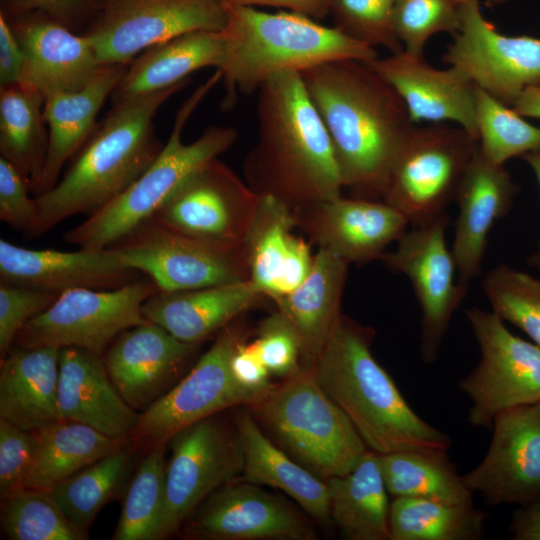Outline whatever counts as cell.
<instances>
[{"mask_svg": "<svg viewBox=\"0 0 540 540\" xmlns=\"http://www.w3.org/2000/svg\"><path fill=\"white\" fill-rule=\"evenodd\" d=\"M127 68L128 65L103 66L83 87L45 99L44 117L49 131V146L43 170L30 186L34 197L46 193L58 182L66 162L92 136L98 126V112L119 86Z\"/></svg>", "mask_w": 540, "mask_h": 540, "instance_id": "obj_28", "label": "cell"}, {"mask_svg": "<svg viewBox=\"0 0 540 540\" xmlns=\"http://www.w3.org/2000/svg\"><path fill=\"white\" fill-rule=\"evenodd\" d=\"M225 8L227 24L221 31L224 56L217 69L226 88L223 107H230L239 94L257 92L278 73H301L334 60L369 62L378 58L374 47L297 12L267 13L253 6Z\"/></svg>", "mask_w": 540, "mask_h": 540, "instance_id": "obj_5", "label": "cell"}, {"mask_svg": "<svg viewBox=\"0 0 540 540\" xmlns=\"http://www.w3.org/2000/svg\"><path fill=\"white\" fill-rule=\"evenodd\" d=\"M253 343L270 374L285 379L302 369L297 335L280 312L260 323Z\"/></svg>", "mask_w": 540, "mask_h": 540, "instance_id": "obj_47", "label": "cell"}, {"mask_svg": "<svg viewBox=\"0 0 540 540\" xmlns=\"http://www.w3.org/2000/svg\"><path fill=\"white\" fill-rule=\"evenodd\" d=\"M259 200L245 181L216 158L190 176L152 217L202 241L244 249Z\"/></svg>", "mask_w": 540, "mask_h": 540, "instance_id": "obj_15", "label": "cell"}, {"mask_svg": "<svg viewBox=\"0 0 540 540\" xmlns=\"http://www.w3.org/2000/svg\"><path fill=\"white\" fill-rule=\"evenodd\" d=\"M449 217L445 213L407 230L397 247L380 260L392 272L406 275L421 308L420 354L422 361L437 358L450 320L466 291L455 282V261L445 232Z\"/></svg>", "mask_w": 540, "mask_h": 540, "instance_id": "obj_17", "label": "cell"}, {"mask_svg": "<svg viewBox=\"0 0 540 540\" xmlns=\"http://www.w3.org/2000/svg\"><path fill=\"white\" fill-rule=\"evenodd\" d=\"M1 528L11 540H85L50 490L23 487L1 500Z\"/></svg>", "mask_w": 540, "mask_h": 540, "instance_id": "obj_41", "label": "cell"}, {"mask_svg": "<svg viewBox=\"0 0 540 540\" xmlns=\"http://www.w3.org/2000/svg\"><path fill=\"white\" fill-rule=\"evenodd\" d=\"M389 495L472 504L473 492L449 459L447 450L415 448L379 454Z\"/></svg>", "mask_w": 540, "mask_h": 540, "instance_id": "obj_37", "label": "cell"}, {"mask_svg": "<svg viewBox=\"0 0 540 540\" xmlns=\"http://www.w3.org/2000/svg\"><path fill=\"white\" fill-rule=\"evenodd\" d=\"M300 228L319 248L355 264L380 259L407 231L408 220L386 202L365 198L322 201L293 211Z\"/></svg>", "mask_w": 540, "mask_h": 540, "instance_id": "obj_20", "label": "cell"}, {"mask_svg": "<svg viewBox=\"0 0 540 540\" xmlns=\"http://www.w3.org/2000/svg\"><path fill=\"white\" fill-rule=\"evenodd\" d=\"M478 147L466 130L413 126L392 164L382 200L417 226L445 213Z\"/></svg>", "mask_w": 540, "mask_h": 540, "instance_id": "obj_8", "label": "cell"}, {"mask_svg": "<svg viewBox=\"0 0 540 540\" xmlns=\"http://www.w3.org/2000/svg\"><path fill=\"white\" fill-rule=\"evenodd\" d=\"M166 444L150 448L124 496L113 540H157L165 508Z\"/></svg>", "mask_w": 540, "mask_h": 540, "instance_id": "obj_40", "label": "cell"}, {"mask_svg": "<svg viewBox=\"0 0 540 540\" xmlns=\"http://www.w3.org/2000/svg\"><path fill=\"white\" fill-rule=\"evenodd\" d=\"M479 3L459 4L460 29L442 61L512 107L525 89L540 85V38L498 32L482 15Z\"/></svg>", "mask_w": 540, "mask_h": 540, "instance_id": "obj_16", "label": "cell"}, {"mask_svg": "<svg viewBox=\"0 0 540 540\" xmlns=\"http://www.w3.org/2000/svg\"><path fill=\"white\" fill-rule=\"evenodd\" d=\"M58 407L62 420L128 440L139 419L111 381L101 355L77 347L59 352Z\"/></svg>", "mask_w": 540, "mask_h": 540, "instance_id": "obj_27", "label": "cell"}, {"mask_svg": "<svg viewBox=\"0 0 540 540\" xmlns=\"http://www.w3.org/2000/svg\"><path fill=\"white\" fill-rule=\"evenodd\" d=\"M365 63L395 89L414 124L452 122L478 142L475 85L457 69H436L404 50Z\"/></svg>", "mask_w": 540, "mask_h": 540, "instance_id": "obj_24", "label": "cell"}, {"mask_svg": "<svg viewBox=\"0 0 540 540\" xmlns=\"http://www.w3.org/2000/svg\"><path fill=\"white\" fill-rule=\"evenodd\" d=\"M244 327L225 326L191 370L165 395L139 414L128 440L151 448L167 444L187 426L238 406L250 407L270 390L247 388L234 378L231 360L246 341Z\"/></svg>", "mask_w": 540, "mask_h": 540, "instance_id": "obj_9", "label": "cell"}, {"mask_svg": "<svg viewBox=\"0 0 540 540\" xmlns=\"http://www.w3.org/2000/svg\"><path fill=\"white\" fill-rule=\"evenodd\" d=\"M393 25L404 51L423 56L432 36L459 31V4L453 0H394Z\"/></svg>", "mask_w": 540, "mask_h": 540, "instance_id": "obj_44", "label": "cell"}, {"mask_svg": "<svg viewBox=\"0 0 540 540\" xmlns=\"http://www.w3.org/2000/svg\"><path fill=\"white\" fill-rule=\"evenodd\" d=\"M159 291L146 276L117 289L65 290L20 329L13 345L77 347L102 355L121 333L146 321L142 305Z\"/></svg>", "mask_w": 540, "mask_h": 540, "instance_id": "obj_10", "label": "cell"}, {"mask_svg": "<svg viewBox=\"0 0 540 540\" xmlns=\"http://www.w3.org/2000/svg\"><path fill=\"white\" fill-rule=\"evenodd\" d=\"M223 56L221 31H193L155 45L128 65L113 102L170 88L205 67L217 70Z\"/></svg>", "mask_w": 540, "mask_h": 540, "instance_id": "obj_33", "label": "cell"}, {"mask_svg": "<svg viewBox=\"0 0 540 540\" xmlns=\"http://www.w3.org/2000/svg\"><path fill=\"white\" fill-rule=\"evenodd\" d=\"M197 347L146 320L113 341L104 363L119 394L141 413L181 380Z\"/></svg>", "mask_w": 540, "mask_h": 540, "instance_id": "obj_21", "label": "cell"}, {"mask_svg": "<svg viewBox=\"0 0 540 540\" xmlns=\"http://www.w3.org/2000/svg\"><path fill=\"white\" fill-rule=\"evenodd\" d=\"M330 516L351 540H390L388 491L379 454L368 449L347 474L326 480Z\"/></svg>", "mask_w": 540, "mask_h": 540, "instance_id": "obj_34", "label": "cell"}, {"mask_svg": "<svg viewBox=\"0 0 540 540\" xmlns=\"http://www.w3.org/2000/svg\"><path fill=\"white\" fill-rule=\"evenodd\" d=\"M453 1L456 2L457 4H462V3L471 2V1L480 2V0H453ZM483 1L490 5H497V4L505 3L508 0H483Z\"/></svg>", "mask_w": 540, "mask_h": 540, "instance_id": "obj_57", "label": "cell"}, {"mask_svg": "<svg viewBox=\"0 0 540 540\" xmlns=\"http://www.w3.org/2000/svg\"><path fill=\"white\" fill-rule=\"evenodd\" d=\"M106 0H0V15L39 11L70 30L82 34L96 17Z\"/></svg>", "mask_w": 540, "mask_h": 540, "instance_id": "obj_50", "label": "cell"}, {"mask_svg": "<svg viewBox=\"0 0 540 540\" xmlns=\"http://www.w3.org/2000/svg\"><path fill=\"white\" fill-rule=\"evenodd\" d=\"M482 288L492 311L540 347V280L500 264L485 275Z\"/></svg>", "mask_w": 540, "mask_h": 540, "instance_id": "obj_43", "label": "cell"}, {"mask_svg": "<svg viewBox=\"0 0 540 540\" xmlns=\"http://www.w3.org/2000/svg\"><path fill=\"white\" fill-rule=\"evenodd\" d=\"M235 427L243 456L242 480L279 489L312 518L328 522L331 516L326 481L270 440L250 412H240Z\"/></svg>", "mask_w": 540, "mask_h": 540, "instance_id": "obj_32", "label": "cell"}, {"mask_svg": "<svg viewBox=\"0 0 540 540\" xmlns=\"http://www.w3.org/2000/svg\"><path fill=\"white\" fill-rule=\"evenodd\" d=\"M349 263L319 248L304 281L274 301L277 311L297 335L301 364L311 368L342 317L341 299Z\"/></svg>", "mask_w": 540, "mask_h": 540, "instance_id": "obj_30", "label": "cell"}, {"mask_svg": "<svg viewBox=\"0 0 540 540\" xmlns=\"http://www.w3.org/2000/svg\"><path fill=\"white\" fill-rule=\"evenodd\" d=\"M257 92V139L243 165L247 185L292 211L340 197L332 145L300 73L275 74Z\"/></svg>", "mask_w": 540, "mask_h": 540, "instance_id": "obj_2", "label": "cell"}, {"mask_svg": "<svg viewBox=\"0 0 540 540\" xmlns=\"http://www.w3.org/2000/svg\"><path fill=\"white\" fill-rule=\"evenodd\" d=\"M487 514L472 504L394 497L390 504V540H478Z\"/></svg>", "mask_w": 540, "mask_h": 540, "instance_id": "obj_39", "label": "cell"}, {"mask_svg": "<svg viewBox=\"0 0 540 540\" xmlns=\"http://www.w3.org/2000/svg\"><path fill=\"white\" fill-rule=\"evenodd\" d=\"M60 293L0 282V355L12 348L20 329L48 309Z\"/></svg>", "mask_w": 540, "mask_h": 540, "instance_id": "obj_46", "label": "cell"}, {"mask_svg": "<svg viewBox=\"0 0 540 540\" xmlns=\"http://www.w3.org/2000/svg\"><path fill=\"white\" fill-rule=\"evenodd\" d=\"M231 370L237 382L247 388L270 390L275 385L253 342L240 344L232 357Z\"/></svg>", "mask_w": 540, "mask_h": 540, "instance_id": "obj_51", "label": "cell"}, {"mask_svg": "<svg viewBox=\"0 0 540 540\" xmlns=\"http://www.w3.org/2000/svg\"><path fill=\"white\" fill-rule=\"evenodd\" d=\"M478 149L496 165L540 150V128L528 123L512 107L475 86Z\"/></svg>", "mask_w": 540, "mask_h": 540, "instance_id": "obj_42", "label": "cell"}, {"mask_svg": "<svg viewBox=\"0 0 540 540\" xmlns=\"http://www.w3.org/2000/svg\"><path fill=\"white\" fill-rule=\"evenodd\" d=\"M530 263L540 269V251H538L531 257Z\"/></svg>", "mask_w": 540, "mask_h": 540, "instance_id": "obj_58", "label": "cell"}, {"mask_svg": "<svg viewBox=\"0 0 540 540\" xmlns=\"http://www.w3.org/2000/svg\"><path fill=\"white\" fill-rule=\"evenodd\" d=\"M27 180L7 160L0 157V219L27 237L33 231L38 207L30 197Z\"/></svg>", "mask_w": 540, "mask_h": 540, "instance_id": "obj_49", "label": "cell"}, {"mask_svg": "<svg viewBox=\"0 0 540 540\" xmlns=\"http://www.w3.org/2000/svg\"><path fill=\"white\" fill-rule=\"evenodd\" d=\"M508 530L514 540H540V497L514 512Z\"/></svg>", "mask_w": 540, "mask_h": 540, "instance_id": "obj_54", "label": "cell"}, {"mask_svg": "<svg viewBox=\"0 0 540 540\" xmlns=\"http://www.w3.org/2000/svg\"><path fill=\"white\" fill-rule=\"evenodd\" d=\"M165 508L157 540L176 533L217 489L242 473L237 432L218 414L197 421L167 443Z\"/></svg>", "mask_w": 540, "mask_h": 540, "instance_id": "obj_14", "label": "cell"}, {"mask_svg": "<svg viewBox=\"0 0 540 540\" xmlns=\"http://www.w3.org/2000/svg\"><path fill=\"white\" fill-rule=\"evenodd\" d=\"M371 328L340 318L311 367L325 393L349 418L367 448L386 454L415 448L448 450L450 437L423 420L373 357Z\"/></svg>", "mask_w": 540, "mask_h": 540, "instance_id": "obj_4", "label": "cell"}, {"mask_svg": "<svg viewBox=\"0 0 540 540\" xmlns=\"http://www.w3.org/2000/svg\"><path fill=\"white\" fill-rule=\"evenodd\" d=\"M35 447L34 431L0 418V496L5 499L25 487Z\"/></svg>", "mask_w": 540, "mask_h": 540, "instance_id": "obj_48", "label": "cell"}, {"mask_svg": "<svg viewBox=\"0 0 540 540\" xmlns=\"http://www.w3.org/2000/svg\"><path fill=\"white\" fill-rule=\"evenodd\" d=\"M295 227L289 207L272 196H260L244 250L248 280L273 301L299 286L313 264L310 247L293 233Z\"/></svg>", "mask_w": 540, "mask_h": 540, "instance_id": "obj_26", "label": "cell"}, {"mask_svg": "<svg viewBox=\"0 0 540 540\" xmlns=\"http://www.w3.org/2000/svg\"><path fill=\"white\" fill-rule=\"evenodd\" d=\"M514 193L504 165L489 162L477 147L455 196L459 215L451 247L457 283L466 292L481 273L489 233L509 210Z\"/></svg>", "mask_w": 540, "mask_h": 540, "instance_id": "obj_25", "label": "cell"}, {"mask_svg": "<svg viewBox=\"0 0 540 540\" xmlns=\"http://www.w3.org/2000/svg\"><path fill=\"white\" fill-rule=\"evenodd\" d=\"M123 264L174 292L249 279L244 249L211 244L179 232L153 217L110 246Z\"/></svg>", "mask_w": 540, "mask_h": 540, "instance_id": "obj_12", "label": "cell"}, {"mask_svg": "<svg viewBox=\"0 0 540 540\" xmlns=\"http://www.w3.org/2000/svg\"><path fill=\"white\" fill-rule=\"evenodd\" d=\"M144 275L122 263L111 247L76 251L24 248L0 240V282L61 293L75 288L111 290Z\"/></svg>", "mask_w": 540, "mask_h": 540, "instance_id": "obj_22", "label": "cell"}, {"mask_svg": "<svg viewBox=\"0 0 540 540\" xmlns=\"http://www.w3.org/2000/svg\"><path fill=\"white\" fill-rule=\"evenodd\" d=\"M483 460L462 476L490 505L524 506L540 497V403L499 413Z\"/></svg>", "mask_w": 540, "mask_h": 540, "instance_id": "obj_18", "label": "cell"}, {"mask_svg": "<svg viewBox=\"0 0 540 540\" xmlns=\"http://www.w3.org/2000/svg\"><path fill=\"white\" fill-rule=\"evenodd\" d=\"M512 108L523 117L540 119V85L525 89Z\"/></svg>", "mask_w": 540, "mask_h": 540, "instance_id": "obj_55", "label": "cell"}, {"mask_svg": "<svg viewBox=\"0 0 540 540\" xmlns=\"http://www.w3.org/2000/svg\"><path fill=\"white\" fill-rule=\"evenodd\" d=\"M218 0H106L82 33L102 66L129 65L155 45L193 31H222Z\"/></svg>", "mask_w": 540, "mask_h": 540, "instance_id": "obj_13", "label": "cell"}, {"mask_svg": "<svg viewBox=\"0 0 540 540\" xmlns=\"http://www.w3.org/2000/svg\"><path fill=\"white\" fill-rule=\"evenodd\" d=\"M522 157L532 168L540 187V150L529 152Z\"/></svg>", "mask_w": 540, "mask_h": 540, "instance_id": "obj_56", "label": "cell"}, {"mask_svg": "<svg viewBox=\"0 0 540 540\" xmlns=\"http://www.w3.org/2000/svg\"><path fill=\"white\" fill-rule=\"evenodd\" d=\"M221 79V71L216 70L198 86L178 110L171 134L156 160L118 198L68 230L65 242L85 249L110 247L151 218L190 176L235 143L238 131L219 125L207 127L189 144L182 141L183 128L192 112Z\"/></svg>", "mask_w": 540, "mask_h": 540, "instance_id": "obj_6", "label": "cell"}, {"mask_svg": "<svg viewBox=\"0 0 540 540\" xmlns=\"http://www.w3.org/2000/svg\"><path fill=\"white\" fill-rule=\"evenodd\" d=\"M466 317L481 357L458 386L472 402L469 424L492 429L502 411L540 403V347L512 334L493 311L472 307Z\"/></svg>", "mask_w": 540, "mask_h": 540, "instance_id": "obj_11", "label": "cell"}, {"mask_svg": "<svg viewBox=\"0 0 540 540\" xmlns=\"http://www.w3.org/2000/svg\"><path fill=\"white\" fill-rule=\"evenodd\" d=\"M6 19L23 51L20 84L36 90L44 100L83 87L103 67L84 34L42 12L30 11Z\"/></svg>", "mask_w": 540, "mask_h": 540, "instance_id": "obj_23", "label": "cell"}, {"mask_svg": "<svg viewBox=\"0 0 540 540\" xmlns=\"http://www.w3.org/2000/svg\"><path fill=\"white\" fill-rule=\"evenodd\" d=\"M329 136L343 188L377 200L415 125L395 91L365 62H325L300 73Z\"/></svg>", "mask_w": 540, "mask_h": 540, "instance_id": "obj_1", "label": "cell"}, {"mask_svg": "<svg viewBox=\"0 0 540 540\" xmlns=\"http://www.w3.org/2000/svg\"><path fill=\"white\" fill-rule=\"evenodd\" d=\"M44 98L23 84L0 87V153L27 180L39 178L48 152Z\"/></svg>", "mask_w": 540, "mask_h": 540, "instance_id": "obj_36", "label": "cell"}, {"mask_svg": "<svg viewBox=\"0 0 540 540\" xmlns=\"http://www.w3.org/2000/svg\"><path fill=\"white\" fill-rule=\"evenodd\" d=\"M250 408L283 451L324 481L349 473L368 450L311 368L275 384Z\"/></svg>", "mask_w": 540, "mask_h": 540, "instance_id": "obj_7", "label": "cell"}, {"mask_svg": "<svg viewBox=\"0 0 540 540\" xmlns=\"http://www.w3.org/2000/svg\"><path fill=\"white\" fill-rule=\"evenodd\" d=\"M394 0H332L334 27L371 47L383 46L398 53L404 47L393 25Z\"/></svg>", "mask_w": 540, "mask_h": 540, "instance_id": "obj_45", "label": "cell"}, {"mask_svg": "<svg viewBox=\"0 0 540 540\" xmlns=\"http://www.w3.org/2000/svg\"><path fill=\"white\" fill-rule=\"evenodd\" d=\"M224 6H272L306 15L312 19H323L330 14L332 0H218Z\"/></svg>", "mask_w": 540, "mask_h": 540, "instance_id": "obj_53", "label": "cell"}, {"mask_svg": "<svg viewBox=\"0 0 540 540\" xmlns=\"http://www.w3.org/2000/svg\"><path fill=\"white\" fill-rule=\"evenodd\" d=\"M59 352L52 346H12L1 359L0 418L28 431L62 420Z\"/></svg>", "mask_w": 540, "mask_h": 540, "instance_id": "obj_31", "label": "cell"}, {"mask_svg": "<svg viewBox=\"0 0 540 540\" xmlns=\"http://www.w3.org/2000/svg\"><path fill=\"white\" fill-rule=\"evenodd\" d=\"M24 56L7 19L0 15V87L20 84Z\"/></svg>", "mask_w": 540, "mask_h": 540, "instance_id": "obj_52", "label": "cell"}, {"mask_svg": "<svg viewBox=\"0 0 540 540\" xmlns=\"http://www.w3.org/2000/svg\"><path fill=\"white\" fill-rule=\"evenodd\" d=\"M189 82L114 102L63 177L35 197L38 216L29 238L74 215L90 216L125 192L163 148L155 132L158 110Z\"/></svg>", "mask_w": 540, "mask_h": 540, "instance_id": "obj_3", "label": "cell"}, {"mask_svg": "<svg viewBox=\"0 0 540 540\" xmlns=\"http://www.w3.org/2000/svg\"><path fill=\"white\" fill-rule=\"evenodd\" d=\"M264 297L249 280L185 291H159L143 303L142 314L179 340L199 344Z\"/></svg>", "mask_w": 540, "mask_h": 540, "instance_id": "obj_29", "label": "cell"}, {"mask_svg": "<svg viewBox=\"0 0 540 540\" xmlns=\"http://www.w3.org/2000/svg\"><path fill=\"white\" fill-rule=\"evenodd\" d=\"M133 462L132 447L124 445L50 491L68 520L88 535L100 510L127 489Z\"/></svg>", "mask_w": 540, "mask_h": 540, "instance_id": "obj_38", "label": "cell"}, {"mask_svg": "<svg viewBox=\"0 0 540 540\" xmlns=\"http://www.w3.org/2000/svg\"><path fill=\"white\" fill-rule=\"evenodd\" d=\"M186 536L205 540H313L304 517L258 487L228 482L213 492L185 522Z\"/></svg>", "mask_w": 540, "mask_h": 540, "instance_id": "obj_19", "label": "cell"}, {"mask_svg": "<svg viewBox=\"0 0 540 540\" xmlns=\"http://www.w3.org/2000/svg\"><path fill=\"white\" fill-rule=\"evenodd\" d=\"M34 434V454L25 487L45 490L125 445V440L68 420L42 427Z\"/></svg>", "mask_w": 540, "mask_h": 540, "instance_id": "obj_35", "label": "cell"}]
</instances>
